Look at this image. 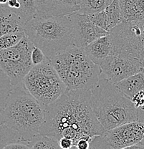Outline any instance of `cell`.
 <instances>
[{"mask_svg": "<svg viewBox=\"0 0 144 149\" xmlns=\"http://www.w3.org/2000/svg\"><path fill=\"white\" fill-rule=\"evenodd\" d=\"M105 131L92 108L90 90H72L46 107L45 120L40 133L57 141L70 138L75 146L80 139L91 141Z\"/></svg>", "mask_w": 144, "mask_h": 149, "instance_id": "6da1fadb", "label": "cell"}, {"mask_svg": "<svg viewBox=\"0 0 144 149\" xmlns=\"http://www.w3.org/2000/svg\"><path fill=\"white\" fill-rule=\"evenodd\" d=\"M91 91V104L96 117L105 130L138 121L137 109L131 98L115 84L100 76Z\"/></svg>", "mask_w": 144, "mask_h": 149, "instance_id": "7a4b0ae2", "label": "cell"}, {"mask_svg": "<svg viewBox=\"0 0 144 149\" xmlns=\"http://www.w3.org/2000/svg\"><path fill=\"white\" fill-rule=\"evenodd\" d=\"M4 123L29 142L40 133L45 120V107L38 101L23 82L12 86L4 108Z\"/></svg>", "mask_w": 144, "mask_h": 149, "instance_id": "3957f363", "label": "cell"}, {"mask_svg": "<svg viewBox=\"0 0 144 149\" xmlns=\"http://www.w3.org/2000/svg\"><path fill=\"white\" fill-rule=\"evenodd\" d=\"M24 32L49 60L73 45L70 15L49 17L35 16L24 24Z\"/></svg>", "mask_w": 144, "mask_h": 149, "instance_id": "277c9868", "label": "cell"}, {"mask_svg": "<svg viewBox=\"0 0 144 149\" xmlns=\"http://www.w3.org/2000/svg\"><path fill=\"white\" fill-rule=\"evenodd\" d=\"M67 87V91L91 90L101 76V68L88 57L84 48L70 46L49 60Z\"/></svg>", "mask_w": 144, "mask_h": 149, "instance_id": "5b68a950", "label": "cell"}, {"mask_svg": "<svg viewBox=\"0 0 144 149\" xmlns=\"http://www.w3.org/2000/svg\"><path fill=\"white\" fill-rule=\"evenodd\" d=\"M23 84L45 108L67 91L65 84L49 60L34 66L24 78Z\"/></svg>", "mask_w": 144, "mask_h": 149, "instance_id": "8992f818", "label": "cell"}, {"mask_svg": "<svg viewBox=\"0 0 144 149\" xmlns=\"http://www.w3.org/2000/svg\"><path fill=\"white\" fill-rule=\"evenodd\" d=\"M113 52L144 63V19L123 21L109 32Z\"/></svg>", "mask_w": 144, "mask_h": 149, "instance_id": "52a82bcc", "label": "cell"}, {"mask_svg": "<svg viewBox=\"0 0 144 149\" xmlns=\"http://www.w3.org/2000/svg\"><path fill=\"white\" fill-rule=\"evenodd\" d=\"M35 45L27 35L18 44L0 50V66L10 78L12 86L22 83L34 67L32 52Z\"/></svg>", "mask_w": 144, "mask_h": 149, "instance_id": "ba28073f", "label": "cell"}, {"mask_svg": "<svg viewBox=\"0 0 144 149\" xmlns=\"http://www.w3.org/2000/svg\"><path fill=\"white\" fill-rule=\"evenodd\" d=\"M143 139L144 123L134 121L106 130L102 135L93 137L90 148L127 149Z\"/></svg>", "mask_w": 144, "mask_h": 149, "instance_id": "9c48e42d", "label": "cell"}, {"mask_svg": "<svg viewBox=\"0 0 144 149\" xmlns=\"http://www.w3.org/2000/svg\"><path fill=\"white\" fill-rule=\"evenodd\" d=\"M101 77L116 84L142 71L144 68L137 60L113 52L100 65Z\"/></svg>", "mask_w": 144, "mask_h": 149, "instance_id": "30bf717a", "label": "cell"}, {"mask_svg": "<svg viewBox=\"0 0 144 149\" xmlns=\"http://www.w3.org/2000/svg\"><path fill=\"white\" fill-rule=\"evenodd\" d=\"M70 17L72 22L74 45L86 48L95 40L109 34V32L93 24L88 15L75 12L70 14Z\"/></svg>", "mask_w": 144, "mask_h": 149, "instance_id": "8fae6325", "label": "cell"}, {"mask_svg": "<svg viewBox=\"0 0 144 149\" xmlns=\"http://www.w3.org/2000/svg\"><path fill=\"white\" fill-rule=\"evenodd\" d=\"M36 16L42 17L69 15L79 10L75 0H37Z\"/></svg>", "mask_w": 144, "mask_h": 149, "instance_id": "7c38bea8", "label": "cell"}, {"mask_svg": "<svg viewBox=\"0 0 144 149\" xmlns=\"http://www.w3.org/2000/svg\"><path fill=\"white\" fill-rule=\"evenodd\" d=\"M86 55L100 65L113 52V42L110 34L97 39L84 48Z\"/></svg>", "mask_w": 144, "mask_h": 149, "instance_id": "4fadbf2b", "label": "cell"}, {"mask_svg": "<svg viewBox=\"0 0 144 149\" xmlns=\"http://www.w3.org/2000/svg\"><path fill=\"white\" fill-rule=\"evenodd\" d=\"M24 24L7 4H0V37L11 32H24Z\"/></svg>", "mask_w": 144, "mask_h": 149, "instance_id": "5bb4252c", "label": "cell"}, {"mask_svg": "<svg viewBox=\"0 0 144 149\" xmlns=\"http://www.w3.org/2000/svg\"><path fill=\"white\" fill-rule=\"evenodd\" d=\"M123 21L144 19V0H119Z\"/></svg>", "mask_w": 144, "mask_h": 149, "instance_id": "9a60e30c", "label": "cell"}, {"mask_svg": "<svg viewBox=\"0 0 144 149\" xmlns=\"http://www.w3.org/2000/svg\"><path fill=\"white\" fill-rule=\"evenodd\" d=\"M116 86L129 98L144 90V69L115 84Z\"/></svg>", "mask_w": 144, "mask_h": 149, "instance_id": "2e32d148", "label": "cell"}, {"mask_svg": "<svg viewBox=\"0 0 144 149\" xmlns=\"http://www.w3.org/2000/svg\"><path fill=\"white\" fill-rule=\"evenodd\" d=\"M113 0H80L77 12L84 15H92L103 11Z\"/></svg>", "mask_w": 144, "mask_h": 149, "instance_id": "e0dca14e", "label": "cell"}, {"mask_svg": "<svg viewBox=\"0 0 144 149\" xmlns=\"http://www.w3.org/2000/svg\"><path fill=\"white\" fill-rule=\"evenodd\" d=\"M19 9L12 10L19 17L24 24L35 17L37 15V0H18Z\"/></svg>", "mask_w": 144, "mask_h": 149, "instance_id": "ac0fdd59", "label": "cell"}, {"mask_svg": "<svg viewBox=\"0 0 144 149\" xmlns=\"http://www.w3.org/2000/svg\"><path fill=\"white\" fill-rule=\"evenodd\" d=\"M30 148L58 149L60 148L58 141L50 136L38 133L29 141Z\"/></svg>", "mask_w": 144, "mask_h": 149, "instance_id": "d6986e66", "label": "cell"}, {"mask_svg": "<svg viewBox=\"0 0 144 149\" xmlns=\"http://www.w3.org/2000/svg\"><path fill=\"white\" fill-rule=\"evenodd\" d=\"M22 141H25L18 132L12 129L4 123L0 125V148H5L9 144Z\"/></svg>", "mask_w": 144, "mask_h": 149, "instance_id": "ffe728a7", "label": "cell"}, {"mask_svg": "<svg viewBox=\"0 0 144 149\" xmlns=\"http://www.w3.org/2000/svg\"><path fill=\"white\" fill-rule=\"evenodd\" d=\"M104 10L109 20L111 30L123 21L119 0H113V2L108 5Z\"/></svg>", "mask_w": 144, "mask_h": 149, "instance_id": "44dd1931", "label": "cell"}, {"mask_svg": "<svg viewBox=\"0 0 144 149\" xmlns=\"http://www.w3.org/2000/svg\"><path fill=\"white\" fill-rule=\"evenodd\" d=\"M12 88L10 78L0 66V109H4L5 107Z\"/></svg>", "mask_w": 144, "mask_h": 149, "instance_id": "7402d4cb", "label": "cell"}, {"mask_svg": "<svg viewBox=\"0 0 144 149\" xmlns=\"http://www.w3.org/2000/svg\"><path fill=\"white\" fill-rule=\"evenodd\" d=\"M24 36V32H11L2 35L0 37V50L15 46Z\"/></svg>", "mask_w": 144, "mask_h": 149, "instance_id": "603a6c76", "label": "cell"}, {"mask_svg": "<svg viewBox=\"0 0 144 149\" xmlns=\"http://www.w3.org/2000/svg\"><path fill=\"white\" fill-rule=\"evenodd\" d=\"M88 15L90 19L91 20V22L93 24L98 26V27L103 28V29L108 31V32H110L111 27H110L109 20H108V16H107L105 10Z\"/></svg>", "mask_w": 144, "mask_h": 149, "instance_id": "cb8c5ba5", "label": "cell"}, {"mask_svg": "<svg viewBox=\"0 0 144 149\" xmlns=\"http://www.w3.org/2000/svg\"><path fill=\"white\" fill-rule=\"evenodd\" d=\"M47 60H49L46 57L45 54L43 52V51L38 47L35 45L32 52V61L34 66L42 64Z\"/></svg>", "mask_w": 144, "mask_h": 149, "instance_id": "d4e9b609", "label": "cell"}, {"mask_svg": "<svg viewBox=\"0 0 144 149\" xmlns=\"http://www.w3.org/2000/svg\"><path fill=\"white\" fill-rule=\"evenodd\" d=\"M58 143L60 148L62 149L72 148H74V146H75L73 141L67 137L61 138V139L58 141Z\"/></svg>", "mask_w": 144, "mask_h": 149, "instance_id": "484cf974", "label": "cell"}, {"mask_svg": "<svg viewBox=\"0 0 144 149\" xmlns=\"http://www.w3.org/2000/svg\"><path fill=\"white\" fill-rule=\"evenodd\" d=\"M29 143L27 141H17L13 143L9 144L4 149H29Z\"/></svg>", "mask_w": 144, "mask_h": 149, "instance_id": "4316f807", "label": "cell"}, {"mask_svg": "<svg viewBox=\"0 0 144 149\" xmlns=\"http://www.w3.org/2000/svg\"><path fill=\"white\" fill-rule=\"evenodd\" d=\"M90 146V141L89 140L81 139L77 141L74 148H76L77 149H89Z\"/></svg>", "mask_w": 144, "mask_h": 149, "instance_id": "83f0119b", "label": "cell"}, {"mask_svg": "<svg viewBox=\"0 0 144 149\" xmlns=\"http://www.w3.org/2000/svg\"><path fill=\"white\" fill-rule=\"evenodd\" d=\"M7 4L9 7H10L13 10H17L20 7V3L18 0H8Z\"/></svg>", "mask_w": 144, "mask_h": 149, "instance_id": "f1b7e54d", "label": "cell"}, {"mask_svg": "<svg viewBox=\"0 0 144 149\" xmlns=\"http://www.w3.org/2000/svg\"><path fill=\"white\" fill-rule=\"evenodd\" d=\"M138 121L144 123V108L143 109H137Z\"/></svg>", "mask_w": 144, "mask_h": 149, "instance_id": "f546056e", "label": "cell"}, {"mask_svg": "<svg viewBox=\"0 0 144 149\" xmlns=\"http://www.w3.org/2000/svg\"><path fill=\"white\" fill-rule=\"evenodd\" d=\"M4 123V109H0V125Z\"/></svg>", "mask_w": 144, "mask_h": 149, "instance_id": "4dcf8cb0", "label": "cell"}, {"mask_svg": "<svg viewBox=\"0 0 144 149\" xmlns=\"http://www.w3.org/2000/svg\"><path fill=\"white\" fill-rule=\"evenodd\" d=\"M8 0H0V4H6Z\"/></svg>", "mask_w": 144, "mask_h": 149, "instance_id": "1f68e13d", "label": "cell"}, {"mask_svg": "<svg viewBox=\"0 0 144 149\" xmlns=\"http://www.w3.org/2000/svg\"><path fill=\"white\" fill-rule=\"evenodd\" d=\"M75 1H76V3H77V4H79V3H80V0H75Z\"/></svg>", "mask_w": 144, "mask_h": 149, "instance_id": "d6a6232c", "label": "cell"}]
</instances>
